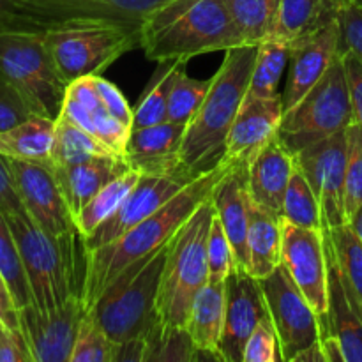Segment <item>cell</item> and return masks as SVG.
I'll list each match as a JSON object with an SVG mask.
<instances>
[{"mask_svg": "<svg viewBox=\"0 0 362 362\" xmlns=\"http://www.w3.org/2000/svg\"><path fill=\"white\" fill-rule=\"evenodd\" d=\"M225 170L226 165L221 163L218 168L197 177L159 211L133 226L120 239L87 251V269L81 290V299L87 311L131 265L154 255L175 235L191 214L212 197V191Z\"/></svg>", "mask_w": 362, "mask_h": 362, "instance_id": "1", "label": "cell"}, {"mask_svg": "<svg viewBox=\"0 0 362 362\" xmlns=\"http://www.w3.org/2000/svg\"><path fill=\"white\" fill-rule=\"evenodd\" d=\"M258 45L226 49L221 66L211 78L204 103L187 122L180 141V166L191 179L218 168L226 151L230 127L250 87Z\"/></svg>", "mask_w": 362, "mask_h": 362, "instance_id": "2", "label": "cell"}, {"mask_svg": "<svg viewBox=\"0 0 362 362\" xmlns=\"http://www.w3.org/2000/svg\"><path fill=\"white\" fill-rule=\"evenodd\" d=\"M223 0H173L141 21L145 57L159 64L244 46Z\"/></svg>", "mask_w": 362, "mask_h": 362, "instance_id": "3", "label": "cell"}, {"mask_svg": "<svg viewBox=\"0 0 362 362\" xmlns=\"http://www.w3.org/2000/svg\"><path fill=\"white\" fill-rule=\"evenodd\" d=\"M16 239L21 264L30 286L32 303L41 310L62 306L81 296L87 269V247L80 230L53 237L27 211L6 214Z\"/></svg>", "mask_w": 362, "mask_h": 362, "instance_id": "4", "label": "cell"}, {"mask_svg": "<svg viewBox=\"0 0 362 362\" xmlns=\"http://www.w3.org/2000/svg\"><path fill=\"white\" fill-rule=\"evenodd\" d=\"M214 214L211 197L168 240L156 303L158 320L165 327H186L194 297L209 281L207 237Z\"/></svg>", "mask_w": 362, "mask_h": 362, "instance_id": "5", "label": "cell"}, {"mask_svg": "<svg viewBox=\"0 0 362 362\" xmlns=\"http://www.w3.org/2000/svg\"><path fill=\"white\" fill-rule=\"evenodd\" d=\"M168 243L145 260L131 265L88 310L115 343L144 336L158 320L159 285L165 269Z\"/></svg>", "mask_w": 362, "mask_h": 362, "instance_id": "6", "label": "cell"}, {"mask_svg": "<svg viewBox=\"0 0 362 362\" xmlns=\"http://www.w3.org/2000/svg\"><path fill=\"white\" fill-rule=\"evenodd\" d=\"M352 122H356L352 92L341 53L315 87L283 113L278 136L292 154H297L317 141L343 133Z\"/></svg>", "mask_w": 362, "mask_h": 362, "instance_id": "7", "label": "cell"}, {"mask_svg": "<svg viewBox=\"0 0 362 362\" xmlns=\"http://www.w3.org/2000/svg\"><path fill=\"white\" fill-rule=\"evenodd\" d=\"M60 74L69 85L76 78L99 74L141 45V25L98 21L60 28L45 35Z\"/></svg>", "mask_w": 362, "mask_h": 362, "instance_id": "8", "label": "cell"}, {"mask_svg": "<svg viewBox=\"0 0 362 362\" xmlns=\"http://www.w3.org/2000/svg\"><path fill=\"white\" fill-rule=\"evenodd\" d=\"M0 71L27 99L35 115L59 117L67 83L45 35L0 34Z\"/></svg>", "mask_w": 362, "mask_h": 362, "instance_id": "9", "label": "cell"}, {"mask_svg": "<svg viewBox=\"0 0 362 362\" xmlns=\"http://www.w3.org/2000/svg\"><path fill=\"white\" fill-rule=\"evenodd\" d=\"M141 25L101 0H0V34H41L83 23Z\"/></svg>", "mask_w": 362, "mask_h": 362, "instance_id": "10", "label": "cell"}, {"mask_svg": "<svg viewBox=\"0 0 362 362\" xmlns=\"http://www.w3.org/2000/svg\"><path fill=\"white\" fill-rule=\"evenodd\" d=\"M260 288L278 334L281 359L293 362L297 354L320 341V317L283 265L260 279Z\"/></svg>", "mask_w": 362, "mask_h": 362, "instance_id": "11", "label": "cell"}, {"mask_svg": "<svg viewBox=\"0 0 362 362\" xmlns=\"http://www.w3.org/2000/svg\"><path fill=\"white\" fill-rule=\"evenodd\" d=\"M346 131L317 141L293 154L296 166L303 172L322 209V225L325 228L346 223L345 175H346Z\"/></svg>", "mask_w": 362, "mask_h": 362, "instance_id": "12", "label": "cell"}, {"mask_svg": "<svg viewBox=\"0 0 362 362\" xmlns=\"http://www.w3.org/2000/svg\"><path fill=\"white\" fill-rule=\"evenodd\" d=\"M87 315L81 296L53 310H41L34 303L18 310L20 331L34 362H69L78 331Z\"/></svg>", "mask_w": 362, "mask_h": 362, "instance_id": "13", "label": "cell"}, {"mask_svg": "<svg viewBox=\"0 0 362 362\" xmlns=\"http://www.w3.org/2000/svg\"><path fill=\"white\" fill-rule=\"evenodd\" d=\"M281 265L318 317L329 308V265L324 230L303 228L283 219Z\"/></svg>", "mask_w": 362, "mask_h": 362, "instance_id": "14", "label": "cell"}, {"mask_svg": "<svg viewBox=\"0 0 362 362\" xmlns=\"http://www.w3.org/2000/svg\"><path fill=\"white\" fill-rule=\"evenodd\" d=\"M6 159L28 216L53 237L74 232L76 225L73 214L57 182L52 165L13 158Z\"/></svg>", "mask_w": 362, "mask_h": 362, "instance_id": "15", "label": "cell"}, {"mask_svg": "<svg viewBox=\"0 0 362 362\" xmlns=\"http://www.w3.org/2000/svg\"><path fill=\"white\" fill-rule=\"evenodd\" d=\"M191 180L194 179H189L182 173H173V175H144L141 173L138 184L127 194L122 205L117 209L115 214L110 216L90 235L83 237L87 251L98 250V247L120 239L133 226L159 211Z\"/></svg>", "mask_w": 362, "mask_h": 362, "instance_id": "16", "label": "cell"}, {"mask_svg": "<svg viewBox=\"0 0 362 362\" xmlns=\"http://www.w3.org/2000/svg\"><path fill=\"white\" fill-rule=\"evenodd\" d=\"M341 55V28L339 20L324 25L313 34L290 45L286 83L281 92L283 113L297 105L325 71Z\"/></svg>", "mask_w": 362, "mask_h": 362, "instance_id": "17", "label": "cell"}, {"mask_svg": "<svg viewBox=\"0 0 362 362\" xmlns=\"http://www.w3.org/2000/svg\"><path fill=\"white\" fill-rule=\"evenodd\" d=\"M226 317L219 356L223 362H243L244 349L258 322L269 310L260 281L247 271H235L226 278Z\"/></svg>", "mask_w": 362, "mask_h": 362, "instance_id": "18", "label": "cell"}, {"mask_svg": "<svg viewBox=\"0 0 362 362\" xmlns=\"http://www.w3.org/2000/svg\"><path fill=\"white\" fill-rule=\"evenodd\" d=\"M325 235L329 265V308L320 317L322 336H336L341 343L346 362H362V303L339 271L334 250Z\"/></svg>", "mask_w": 362, "mask_h": 362, "instance_id": "19", "label": "cell"}, {"mask_svg": "<svg viewBox=\"0 0 362 362\" xmlns=\"http://www.w3.org/2000/svg\"><path fill=\"white\" fill-rule=\"evenodd\" d=\"M212 204L233 247L235 269L247 271L246 240L253 204L247 187V163L226 165L225 173L212 191Z\"/></svg>", "mask_w": 362, "mask_h": 362, "instance_id": "20", "label": "cell"}, {"mask_svg": "<svg viewBox=\"0 0 362 362\" xmlns=\"http://www.w3.org/2000/svg\"><path fill=\"white\" fill-rule=\"evenodd\" d=\"M281 119V95L272 99H244L230 127L223 163H250L251 158L278 134Z\"/></svg>", "mask_w": 362, "mask_h": 362, "instance_id": "21", "label": "cell"}, {"mask_svg": "<svg viewBox=\"0 0 362 362\" xmlns=\"http://www.w3.org/2000/svg\"><path fill=\"white\" fill-rule=\"evenodd\" d=\"M184 131L186 124L170 122V120L156 126L136 127L131 131L129 144L126 148L127 165L144 175H173V173L186 175L179 158Z\"/></svg>", "mask_w": 362, "mask_h": 362, "instance_id": "22", "label": "cell"}, {"mask_svg": "<svg viewBox=\"0 0 362 362\" xmlns=\"http://www.w3.org/2000/svg\"><path fill=\"white\" fill-rule=\"evenodd\" d=\"M296 170L293 154L276 134L247 163V187L258 207L281 216L283 198Z\"/></svg>", "mask_w": 362, "mask_h": 362, "instance_id": "23", "label": "cell"}, {"mask_svg": "<svg viewBox=\"0 0 362 362\" xmlns=\"http://www.w3.org/2000/svg\"><path fill=\"white\" fill-rule=\"evenodd\" d=\"M52 168L74 219L81 207L101 187L126 173L131 166L127 165L126 158L120 156H98L76 165L52 166Z\"/></svg>", "mask_w": 362, "mask_h": 362, "instance_id": "24", "label": "cell"}, {"mask_svg": "<svg viewBox=\"0 0 362 362\" xmlns=\"http://www.w3.org/2000/svg\"><path fill=\"white\" fill-rule=\"evenodd\" d=\"M226 317V283L209 279L194 297L186 329L197 346L198 361H221L219 343Z\"/></svg>", "mask_w": 362, "mask_h": 362, "instance_id": "25", "label": "cell"}, {"mask_svg": "<svg viewBox=\"0 0 362 362\" xmlns=\"http://www.w3.org/2000/svg\"><path fill=\"white\" fill-rule=\"evenodd\" d=\"M283 218L251 204L250 228H247V272L253 278H267L281 265Z\"/></svg>", "mask_w": 362, "mask_h": 362, "instance_id": "26", "label": "cell"}, {"mask_svg": "<svg viewBox=\"0 0 362 362\" xmlns=\"http://www.w3.org/2000/svg\"><path fill=\"white\" fill-rule=\"evenodd\" d=\"M343 0H281L267 37L288 45L338 20Z\"/></svg>", "mask_w": 362, "mask_h": 362, "instance_id": "27", "label": "cell"}, {"mask_svg": "<svg viewBox=\"0 0 362 362\" xmlns=\"http://www.w3.org/2000/svg\"><path fill=\"white\" fill-rule=\"evenodd\" d=\"M55 120L34 113L23 122L0 131V154L23 161L49 163L55 138Z\"/></svg>", "mask_w": 362, "mask_h": 362, "instance_id": "28", "label": "cell"}, {"mask_svg": "<svg viewBox=\"0 0 362 362\" xmlns=\"http://www.w3.org/2000/svg\"><path fill=\"white\" fill-rule=\"evenodd\" d=\"M290 45L274 37H265L258 45L257 60L251 73L250 87L244 99L279 98V83L288 69Z\"/></svg>", "mask_w": 362, "mask_h": 362, "instance_id": "29", "label": "cell"}, {"mask_svg": "<svg viewBox=\"0 0 362 362\" xmlns=\"http://www.w3.org/2000/svg\"><path fill=\"white\" fill-rule=\"evenodd\" d=\"M141 173L138 170L129 168L126 173L113 179L105 187L98 191L87 204L81 207V211L74 216V225L80 230L83 237L90 235L98 226H101L110 216L117 212V209L122 205L127 194L133 191L140 180Z\"/></svg>", "mask_w": 362, "mask_h": 362, "instance_id": "30", "label": "cell"}, {"mask_svg": "<svg viewBox=\"0 0 362 362\" xmlns=\"http://www.w3.org/2000/svg\"><path fill=\"white\" fill-rule=\"evenodd\" d=\"M98 156H117L110 151L98 136L88 133L83 127L76 126L64 117H57L55 120V138H53L52 166H67L76 163L87 161ZM122 158V156H120Z\"/></svg>", "mask_w": 362, "mask_h": 362, "instance_id": "31", "label": "cell"}, {"mask_svg": "<svg viewBox=\"0 0 362 362\" xmlns=\"http://www.w3.org/2000/svg\"><path fill=\"white\" fill-rule=\"evenodd\" d=\"M246 45H260L269 35L281 0H223Z\"/></svg>", "mask_w": 362, "mask_h": 362, "instance_id": "32", "label": "cell"}, {"mask_svg": "<svg viewBox=\"0 0 362 362\" xmlns=\"http://www.w3.org/2000/svg\"><path fill=\"white\" fill-rule=\"evenodd\" d=\"M281 218L303 228L324 230L322 225V209L317 194L311 189L310 182L296 166L283 198Z\"/></svg>", "mask_w": 362, "mask_h": 362, "instance_id": "33", "label": "cell"}, {"mask_svg": "<svg viewBox=\"0 0 362 362\" xmlns=\"http://www.w3.org/2000/svg\"><path fill=\"white\" fill-rule=\"evenodd\" d=\"M147 361L145 362H194L197 346L186 327H165L156 322L147 332Z\"/></svg>", "mask_w": 362, "mask_h": 362, "instance_id": "34", "label": "cell"}, {"mask_svg": "<svg viewBox=\"0 0 362 362\" xmlns=\"http://www.w3.org/2000/svg\"><path fill=\"white\" fill-rule=\"evenodd\" d=\"M182 66L184 62H172L170 67H166L161 74L156 76V81L152 78L141 101L134 106L133 129L165 122L166 117H168V103L173 81H175L179 69Z\"/></svg>", "mask_w": 362, "mask_h": 362, "instance_id": "35", "label": "cell"}, {"mask_svg": "<svg viewBox=\"0 0 362 362\" xmlns=\"http://www.w3.org/2000/svg\"><path fill=\"white\" fill-rule=\"evenodd\" d=\"M0 271L9 286V292L18 310L30 304L32 296L27 274H25L23 264H21L16 239H14L13 230H11L6 212L2 209H0Z\"/></svg>", "mask_w": 362, "mask_h": 362, "instance_id": "36", "label": "cell"}, {"mask_svg": "<svg viewBox=\"0 0 362 362\" xmlns=\"http://www.w3.org/2000/svg\"><path fill=\"white\" fill-rule=\"evenodd\" d=\"M324 232L331 240L343 278L352 286L362 303V243L357 239L349 223H343L334 228H325Z\"/></svg>", "mask_w": 362, "mask_h": 362, "instance_id": "37", "label": "cell"}, {"mask_svg": "<svg viewBox=\"0 0 362 362\" xmlns=\"http://www.w3.org/2000/svg\"><path fill=\"white\" fill-rule=\"evenodd\" d=\"M119 350V343L113 341L87 311L81 320L69 362H117Z\"/></svg>", "mask_w": 362, "mask_h": 362, "instance_id": "38", "label": "cell"}, {"mask_svg": "<svg viewBox=\"0 0 362 362\" xmlns=\"http://www.w3.org/2000/svg\"><path fill=\"white\" fill-rule=\"evenodd\" d=\"M209 87H211V80H194L186 73L184 66L180 67L179 74L173 81L172 94H170L166 120L187 126V122L193 119V115L204 103Z\"/></svg>", "mask_w": 362, "mask_h": 362, "instance_id": "39", "label": "cell"}, {"mask_svg": "<svg viewBox=\"0 0 362 362\" xmlns=\"http://www.w3.org/2000/svg\"><path fill=\"white\" fill-rule=\"evenodd\" d=\"M346 175H345V214L346 221L362 205V126L352 122L346 127Z\"/></svg>", "mask_w": 362, "mask_h": 362, "instance_id": "40", "label": "cell"}, {"mask_svg": "<svg viewBox=\"0 0 362 362\" xmlns=\"http://www.w3.org/2000/svg\"><path fill=\"white\" fill-rule=\"evenodd\" d=\"M207 264H209V279L212 281H226L230 274L235 271V255L230 244L228 235L223 228L221 221L214 214L207 237Z\"/></svg>", "mask_w": 362, "mask_h": 362, "instance_id": "41", "label": "cell"}, {"mask_svg": "<svg viewBox=\"0 0 362 362\" xmlns=\"http://www.w3.org/2000/svg\"><path fill=\"white\" fill-rule=\"evenodd\" d=\"M243 362H283L278 334L269 315L262 318L251 332L244 349Z\"/></svg>", "mask_w": 362, "mask_h": 362, "instance_id": "42", "label": "cell"}, {"mask_svg": "<svg viewBox=\"0 0 362 362\" xmlns=\"http://www.w3.org/2000/svg\"><path fill=\"white\" fill-rule=\"evenodd\" d=\"M131 131H133L131 124H126L120 119H117V117L110 115L105 108H99L95 112H92L90 133L94 136H98L117 156L126 158V148L127 144H129Z\"/></svg>", "mask_w": 362, "mask_h": 362, "instance_id": "43", "label": "cell"}, {"mask_svg": "<svg viewBox=\"0 0 362 362\" xmlns=\"http://www.w3.org/2000/svg\"><path fill=\"white\" fill-rule=\"evenodd\" d=\"M34 115L27 99L0 71V131H6Z\"/></svg>", "mask_w": 362, "mask_h": 362, "instance_id": "44", "label": "cell"}, {"mask_svg": "<svg viewBox=\"0 0 362 362\" xmlns=\"http://www.w3.org/2000/svg\"><path fill=\"white\" fill-rule=\"evenodd\" d=\"M338 20L341 28V53H354L362 62V7L343 0Z\"/></svg>", "mask_w": 362, "mask_h": 362, "instance_id": "45", "label": "cell"}, {"mask_svg": "<svg viewBox=\"0 0 362 362\" xmlns=\"http://www.w3.org/2000/svg\"><path fill=\"white\" fill-rule=\"evenodd\" d=\"M95 85H98V92L99 98H101L103 108H105L110 115L117 117V119H120L122 122L133 126L134 108H131L126 95L122 94V90H120L115 83L105 80V78L99 76V74H95Z\"/></svg>", "mask_w": 362, "mask_h": 362, "instance_id": "46", "label": "cell"}, {"mask_svg": "<svg viewBox=\"0 0 362 362\" xmlns=\"http://www.w3.org/2000/svg\"><path fill=\"white\" fill-rule=\"evenodd\" d=\"M66 98L73 99L74 103L90 110V112L103 108L98 85H95V74H88V76H81L71 81L66 88Z\"/></svg>", "mask_w": 362, "mask_h": 362, "instance_id": "47", "label": "cell"}, {"mask_svg": "<svg viewBox=\"0 0 362 362\" xmlns=\"http://www.w3.org/2000/svg\"><path fill=\"white\" fill-rule=\"evenodd\" d=\"M0 362H34L21 331L0 329Z\"/></svg>", "mask_w": 362, "mask_h": 362, "instance_id": "48", "label": "cell"}, {"mask_svg": "<svg viewBox=\"0 0 362 362\" xmlns=\"http://www.w3.org/2000/svg\"><path fill=\"white\" fill-rule=\"evenodd\" d=\"M0 209L6 214L25 211L23 202H21L16 184H14L13 173L7 165V159L2 154H0Z\"/></svg>", "mask_w": 362, "mask_h": 362, "instance_id": "49", "label": "cell"}, {"mask_svg": "<svg viewBox=\"0 0 362 362\" xmlns=\"http://www.w3.org/2000/svg\"><path fill=\"white\" fill-rule=\"evenodd\" d=\"M101 2L120 11V13L127 14V16L144 21L145 18L151 16L152 13L159 11L161 7L168 6L173 0H101Z\"/></svg>", "mask_w": 362, "mask_h": 362, "instance_id": "50", "label": "cell"}, {"mask_svg": "<svg viewBox=\"0 0 362 362\" xmlns=\"http://www.w3.org/2000/svg\"><path fill=\"white\" fill-rule=\"evenodd\" d=\"M343 60H345L346 76H349L350 92H352L354 115H356V122L362 126V62L350 52L343 53Z\"/></svg>", "mask_w": 362, "mask_h": 362, "instance_id": "51", "label": "cell"}, {"mask_svg": "<svg viewBox=\"0 0 362 362\" xmlns=\"http://www.w3.org/2000/svg\"><path fill=\"white\" fill-rule=\"evenodd\" d=\"M0 322L4 327L11 331H20V322H18V308L14 304L13 296L9 292L2 271H0Z\"/></svg>", "mask_w": 362, "mask_h": 362, "instance_id": "52", "label": "cell"}, {"mask_svg": "<svg viewBox=\"0 0 362 362\" xmlns=\"http://www.w3.org/2000/svg\"><path fill=\"white\" fill-rule=\"evenodd\" d=\"M322 343V350H324L325 356V362H346L345 361V354H343L341 343L336 336L329 334V336H322L320 338Z\"/></svg>", "mask_w": 362, "mask_h": 362, "instance_id": "53", "label": "cell"}, {"mask_svg": "<svg viewBox=\"0 0 362 362\" xmlns=\"http://www.w3.org/2000/svg\"><path fill=\"white\" fill-rule=\"evenodd\" d=\"M293 362H325L324 350H322V343L317 341L315 345L308 346L300 354H297Z\"/></svg>", "mask_w": 362, "mask_h": 362, "instance_id": "54", "label": "cell"}, {"mask_svg": "<svg viewBox=\"0 0 362 362\" xmlns=\"http://www.w3.org/2000/svg\"><path fill=\"white\" fill-rule=\"evenodd\" d=\"M346 223H349L350 228L354 230V233L357 235V239L362 243V205H359V209H357V211L350 216L349 221Z\"/></svg>", "mask_w": 362, "mask_h": 362, "instance_id": "55", "label": "cell"}, {"mask_svg": "<svg viewBox=\"0 0 362 362\" xmlns=\"http://www.w3.org/2000/svg\"><path fill=\"white\" fill-rule=\"evenodd\" d=\"M350 2L357 4V6H361V7H362V0H350Z\"/></svg>", "mask_w": 362, "mask_h": 362, "instance_id": "56", "label": "cell"}, {"mask_svg": "<svg viewBox=\"0 0 362 362\" xmlns=\"http://www.w3.org/2000/svg\"><path fill=\"white\" fill-rule=\"evenodd\" d=\"M4 327V325H2V322H0V329H2Z\"/></svg>", "mask_w": 362, "mask_h": 362, "instance_id": "57", "label": "cell"}]
</instances>
